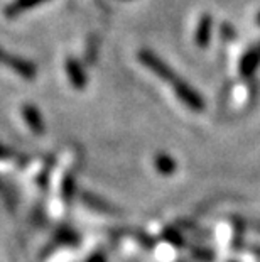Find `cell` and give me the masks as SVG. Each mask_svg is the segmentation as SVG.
<instances>
[{
	"label": "cell",
	"instance_id": "obj_2",
	"mask_svg": "<svg viewBox=\"0 0 260 262\" xmlns=\"http://www.w3.org/2000/svg\"><path fill=\"white\" fill-rule=\"evenodd\" d=\"M139 59L144 66H147L149 70L154 71V73L162 78V80H174L173 70H171L169 66L166 64L157 54H154L152 51H149V49H142V51L139 53Z\"/></svg>",
	"mask_w": 260,
	"mask_h": 262
},
{
	"label": "cell",
	"instance_id": "obj_8",
	"mask_svg": "<svg viewBox=\"0 0 260 262\" xmlns=\"http://www.w3.org/2000/svg\"><path fill=\"white\" fill-rule=\"evenodd\" d=\"M156 166L162 174H171V172L174 171V161L171 159L169 156H164V154H160L156 158Z\"/></svg>",
	"mask_w": 260,
	"mask_h": 262
},
{
	"label": "cell",
	"instance_id": "obj_3",
	"mask_svg": "<svg viewBox=\"0 0 260 262\" xmlns=\"http://www.w3.org/2000/svg\"><path fill=\"white\" fill-rule=\"evenodd\" d=\"M64 68H66V75H68V78H69V83L75 88L83 90V88L88 85V76L85 73V70H83V66L75 58L66 59Z\"/></svg>",
	"mask_w": 260,
	"mask_h": 262
},
{
	"label": "cell",
	"instance_id": "obj_12",
	"mask_svg": "<svg viewBox=\"0 0 260 262\" xmlns=\"http://www.w3.org/2000/svg\"><path fill=\"white\" fill-rule=\"evenodd\" d=\"M88 262H105V255L103 254H95V255H91L90 259H88Z\"/></svg>",
	"mask_w": 260,
	"mask_h": 262
},
{
	"label": "cell",
	"instance_id": "obj_9",
	"mask_svg": "<svg viewBox=\"0 0 260 262\" xmlns=\"http://www.w3.org/2000/svg\"><path fill=\"white\" fill-rule=\"evenodd\" d=\"M208 34H209V19L204 17L203 22H201V26H200V29H198V42H200L201 46L206 42Z\"/></svg>",
	"mask_w": 260,
	"mask_h": 262
},
{
	"label": "cell",
	"instance_id": "obj_10",
	"mask_svg": "<svg viewBox=\"0 0 260 262\" xmlns=\"http://www.w3.org/2000/svg\"><path fill=\"white\" fill-rule=\"evenodd\" d=\"M73 194H75V181L71 180V178H66L64 186H63V196L66 202H69V200L73 198Z\"/></svg>",
	"mask_w": 260,
	"mask_h": 262
},
{
	"label": "cell",
	"instance_id": "obj_5",
	"mask_svg": "<svg viewBox=\"0 0 260 262\" xmlns=\"http://www.w3.org/2000/svg\"><path fill=\"white\" fill-rule=\"evenodd\" d=\"M176 93H178V97L187 105V107H191L195 110L203 108V102H201L200 95L193 90L190 85H186L184 81H176Z\"/></svg>",
	"mask_w": 260,
	"mask_h": 262
},
{
	"label": "cell",
	"instance_id": "obj_6",
	"mask_svg": "<svg viewBox=\"0 0 260 262\" xmlns=\"http://www.w3.org/2000/svg\"><path fill=\"white\" fill-rule=\"evenodd\" d=\"M42 2H46V0H14L5 9V15L7 17H15V15L24 14L26 10H31L32 7H36V5H39Z\"/></svg>",
	"mask_w": 260,
	"mask_h": 262
},
{
	"label": "cell",
	"instance_id": "obj_7",
	"mask_svg": "<svg viewBox=\"0 0 260 262\" xmlns=\"http://www.w3.org/2000/svg\"><path fill=\"white\" fill-rule=\"evenodd\" d=\"M83 200H85V203L88 206H91V208H95V210H100V211H103V213H115L112 205H110L108 202H105V200H100L98 196H95V194L85 193L83 194Z\"/></svg>",
	"mask_w": 260,
	"mask_h": 262
},
{
	"label": "cell",
	"instance_id": "obj_11",
	"mask_svg": "<svg viewBox=\"0 0 260 262\" xmlns=\"http://www.w3.org/2000/svg\"><path fill=\"white\" fill-rule=\"evenodd\" d=\"M20 156H17L10 147H5L4 144H0V159H14L19 161Z\"/></svg>",
	"mask_w": 260,
	"mask_h": 262
},
{
	"label": "cell",
	"instance_id": "obj_1",
	"mask_svg": "<svg viewBox=\"0 0 260 262\" xmlns=\"http://www.w3.org/2000/svg\"><path fill=\"white\" fill-rule=\"evenodd\" d=\"M0 64L7 66V68L14 71V73L20 75L24 80H29V81L34 80L37 75V68L32 61L20 58V56H15V54L5 51L2 48H0Z\"/></svg>",
	"mask_w": 260,
	"mask_h": 262
},
{
	"label": "cell",
	"instance_id": "obj_4",
	"mask_svg": "<svg viewBox=\"0 0 260 262\" xmlns=\"http://www.w3.org/2000/svg\"><path fill=\"white\" fill-rule=\"evenodd\" d=\"M22 117H24L26 124L29 125V129L32 132L37 134V136L44 134V120H42V115H41L39 110L34 107V105L26 103L24 107H22Z\"/></svg>",
	"mask_w": 260,
	"mask_h": 262
}]
</instances>
